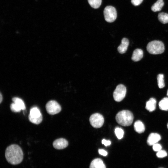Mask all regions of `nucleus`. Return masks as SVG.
Wrapping results in <instances>:
<instances>
[{"mask_svg":"<svg viewBox=\"0 0 168 168\" xmlns=\"http://www.w3.org/2000/svg\"><path fill=\"white\" fill-rule=\"evenodd\" d=\"M152 148L154 151L157 152L161 150L162 146L160 144L156 143L153 145Z\"/></svg>","mask_w":168,"mask_h":168,"instance_id":"25","label":"nucleus"},{"mask_svg":"<svg viewBox=\"0 0 168 168\" xmlns=\"http://www.w3.org/2000/svg\"><path fill=\"white\" fill-rule=\"evenodd\" d=\"M161 139L160 135L156 133H152L150 134L147 140V144L150 146L156 143Z\"/></svg>","mask_w":168,"mask_h":168,"instance_id":"10","label":"nucleus"},{"mask_svg":"<svg viewBox=\"0 0 168 168\" xmlns=\"http://www.w3.org/2000/svg\"><path fill=\"white\" fill-rule=\"evenodd\" d=\"M5 156L9 163L16 165L20 163L23 160V153L21 147L16 144H12L6 149Z\"/></svg>","mask_w":168,"mask_h":168,"instance_id":"1","label":"nucleus"},{"mask_svg":"<svg viewBox=\"0 0 168 168\" xmlns=\"http://www.w3.org/2000/svg\"><path fill=\"white\" fill-rule=\"evenodd\" d=\"M89 121L92 126L96 128H100L103 125L104 119L101 114L96 113L91 116Z\"/></svg>","mask_w":168,"mask_h":168,"instance_id":"8","label":"nucleus"},{"mask_svg":"<svg viewBox=\"0 0 168 168\" xmlns=\"http://www.w3.org/2000/svg\"><path fill=\"white\" fill-rule=\"evenodd\" d=\"M104 15L105 20L108 22H114L117 17V12L113 6H108L105 7L104 10Z\"/></svg>","mask_w":168,"mask_h":168,"instance_id":"5","label":"nucleus"},{"mask_svg":"<svg viewBox=\"0 0 168 168\" xmlns=\"http://www.w3.org/2000/svg\"><path fill=\"white\" fill-rule=\"evenodd\" d=\"M10 108L12 111L14 112H18L22 110L19 106L14 102L11 104Z\"/></svg>","mask_w":168,"mask_h":168,"instance_id":"23","label":"nucleus"},{"mask_svg":"<svg viewBox=\"0 0 168 168\" xmlns=\"http://www.w3.org/2000/svg\"><path fill=\"white\" fill-rule=\"evenodd\" d=\"M126 93V89L122 84L118 85L114 90L113 96L114 100L117 102L122 101L125 97Z\"/></svg>","mask_w":168,"mask_h":168,"instance_id":"7","label":"nucleus"},{"mask_svg":"<svg viewBox=\"0 0 168 168\" xmlns=\"http://www.w3.org/2000/svg\"><path fill=\"white\" fill-rule=\"evenodd\" d=\"M129 44L128 40L125 38L121 40V43L118 48V50L120 54H124L126 51Z\"/></svg>","mask_w":168,"mask_h":168,"instance_id":"11","label":"nucleus"},{"mask_svg":"<svg viewBox=\"0 0 168 168\" xmlns=\"http://www.w3.org/2000/svg\"><path fill=\"white\" fill-rule=\"evenodd\" d=\"M99 153L103 156H106L107 155V152L105 150L102 149H100L98 150Z\"/></svg>","mask_w":168,"mask_h":168,"instance_id":"27","label":"nucleus"},{"mask_svg":"<svg viewBox=\"0 0 168 168\" xmlns=\"http://www.w3.org/2000/svg\"><path fill=\"white\" fill-rule=\"evenodd\" d=\"M90 168H106L102 160L100 158L94 159L91 162Z\"/></svg>","mask_w":168,"mask_h":168,"instance_id":"12","label":"nucleus"},{"mask_svg":"<svg viewBox=\"0 0 168 168\" xmlns=\"http://www.w3.org/2000/svg\"><path fill=\"white\" fill-rule=\"evenodd\" d=\"M147 51L153 54L162 53L165 50L164 44L161 41L154 40L149 42L147 46Z\"/></svg>","mask_w":168,"mask_h":168,"instance_id":"3","label":"nucleus"},{"mask_svg":"<svg viewBox=\"0 0 168 168\" xmlns=\"http://www.w3.org/2000/svg\"><path fill=\"white\" fill-rule=\"evenodd\" d=\"M158 18L159 21L163 24L168 23V14L165 12H161L158 14Z\"/></svg>","mask_w":168,"mask_h":168,"instance_id":"18","label":"nucleus"},{"mask_svg":"<svg viewBox=\"0 0 168 168\" xmlns=\"http://www.w3.org/2000/svg\"><path fill=\"white\" fill-rule=\"evenodd\" d=\"M134 128L135 131L139 133H143L145 129L144 124L140 120H137L135 122L134 124Z\"/></svg>","mask_w":168,"mask_h":168,"instance_id":"15","label":"nucleus"},{"mask_svg":"<svg viewBox=\"0 0 168 168\" xmlns=\"http://www.w3.org/2000/svg\"><path fill=\"white\" fill-rule=\"evenodd\" d=\"M3 97L2 94L1 93H0V103H1L2 101Z\"/></svg>","mask_w":168,"mask_h":168,"instance_id":"29","label":"nucleus"},{"mask_svg":"<svg viewBox=\"0 0 168 168\" xmlns=\"http://www.w3.org/2000/svg\"><path fill=\"white\" fill-rule=\"evenodd\" d=\"M156 156L157 157L159 158H162L167 156V153L165 150H161L157 152L156 154Z\"/></svg>","mask_w":168,"mask_h":168,"instance_id":"24","label":"nucleus"},{"mask_svg":"<svg viewBox=\"0 0 168 168\" xmlns=\"http://www.w3.org/2000/svg\"><path fill=\"white\" fill-rule=\"evenodd\" d=\"M163 168L160 167V168Z\"/></svg>","mask_w":168,"mask_h":168,"instance_id":"32","label":"nucleus"},{"mask_svg":"<svg viewBox=\"0 0 168 168\" xmlns=\"http://www.w3.org/2000/svg\"><path fill=\"white\" fill-rule=\"evenodd\" d=\"M167 95L168 96V90H167Z\"/></svg>","mask_w":168,"mask_h":168,"instance_id":"30","label":"nucleus"},{"mask_svg":"<svg viewBox=\"0 0 168 168\" xmlns=\"http://www.w3.org/2000/svg\"><path fill=\"white\" fill-rule=\"evenodd\" d=\"M156 101L153 98H151L146 103V109L150 112L155 110L156 108Z\"/></svg>","mask_w":168,"mask_h":168,"instance_id":"13","label":"nucleus"},{"mask_svg":"<svg viewBox=\"0 0 168 168\" xmlns=\"http://www.w3.org/2000/svg\"><path fill=\"white\" fill-rule=\"evenodd\" d=\"M167 128H168V123L167 124Z\"/></svg>","mask_w":168,"mask_h":168,"instance_id":"31","label":"nucleus"},{"mask_svg":"<svg viewBox=\"0 0 168 168\" xmlns=\"http://www.w3.org/2000/svg\"><path fill=\"white\" fill-rule=\"evenodd\" d=\"M143 57V51L140 49H137L134 50L132 57V60L135 62L140 60Z\"/></svg>","mask_w":168,"mask_h":168,"instance_id":"14","label":"nucleus"},{"mask_svg":"<svg viewBox=\"0 0 168 168\" xmlns=\"http://www.w3.org/2000/svg\"><path fill=\"white\" fill-rule=\"evenodd\" d=\"M102 143L105 146H108L110 145L111 142L110 140H106L105 139H103L102 141Z\"/></svg>","mask_w":168,"mask_h":168,"instance_id":"28","label":"nucleus"},{"mask_svg":"<svg viewBox=\"0 0 168 168\" xmlns=\"http://www.w3.org/2000/svg\"><path fill=\"white\" fill-rule=\"evenodd\" d=\"M68 141L63 138H59L54 140L53 145L54 147L57 149H62L66 147L68 145Z\"/></svg>","mask_w":168,"mask_h":168,"instance_id":"9","label":"nucleus"},{"mask_svg":"<svg viewBox=\"0 0 168 168\" xmlns=\"http://www.w3.org/2000/svg\"><path fill=\"white\" fill-rule=\"evenodd\" d=\"M164 3L163 0H157L151 7L152 10L153 12L160 11L164 6Z\"/></svg>","mask_w":168,"mask_h":168,"instance_id":"16","label":"nucleus"},{"mask_svg":"<svg viewBox=\"0 0 168 168\" xmlns=\"http://www.w3.org/2000/svg\"><path fill=\"white\" fill-rule=\"evenodd\" d=\"M12 100L13 102L16 104L22 110H24L26 109L24 103L21 99L18 97H15L13 98Z\"/></svg>","mask_w":168,"mask_h":168,"instance_id":"19","label":"nucleus"},{"mask_svg":"<svg viewBox=\"0 0 168 168\" xmlns=\"http://www.w3.org/2000/svg\"><path fill=\"white\" fill-rule=\"evenodd\" d=\"M88 3L92 8L97 9L100 6L102 0H88Z\"/></svg>","mask_w":168,"mask_h":168,"instance_id":"20","label":"nucleus"},{"mask_svg":"<svg viewBox=\"0 0 168 168\" xmlns=\"http://www.w3.org/2000/svg\"><path fill=\"white\" fill-rule=\"evenodd\" d=\"M159 108L161 110L168 111V98L164 97L159 103Z\"/></svg>","mask_w":168,"mask_h":168,"instance_id":"17","label":"nucleus"},{"mask_svg":"<svg viewBox=\"0 0 168 168\" xmlns=\"http://www.w3.org/2000/svg\"><path fill=\"white\" fill-rule=\"evenodd\" d=\"M143 0H131V2L134 6H137L140 4Z\"/></svg>","mask_w":168,"mask_h":168,"instance_id":"26","label":"nucleus"},{"mask_svg":"<svg viewBox=\"0 0 168 168\" xmlns=\"http://www.w3.org/2000/svg\"><path fill=\"white\" fill-rule=\"evenodd\" d=\"M117 122L124 126H128L132 123L133 116L132 113L128 110H123L119 112L115 117Z\"/></svg>","mask_w":168,"mask_h":168,"instance_id":"2","label":"nucleus"},{"mask_svg":"<svg viewBox=\"0 0 168 168\" xmlns=\"http://www.w3.org/2000/svg\"><path fill=\"white\" fill-rule=\"evenodd\" d=\"M115 133L118 139H120L123 138L124 133V130L121 128H116L115 129Z\"/></svg>","mask_w":168,"mask_h":168,"instance_id":"22","label":"nucleus"},{"mask_svg":"<svg viewBox=\"0 0 168 168\" xmlns=\"http://www.w3.org/2000/svg\"><path fill=\"white\" fill-rule=\"evenodd\" d=\"M45 108L47 113L51 115L57 114L60 112L61 110L60 105L54 100L48 101L46 105Z\"/></svg>","mask_w":168,"mask_h":168,"instance_id":"6","label":"nucleus"},{"mask_svg":"<svg viewBox=\"0 0 168 168\" xmlns=\"http://www.w3.org/2000/svg\"><path fill=\"white\" fill-rule=\"evenodd\" d=\"M158 85L160 88H162L165 86L164 76L162 74H159L157 76Z\"/></svg>","mask_w":168,"mask_h":168,"instance_id":"21","label":"nucleus"},{"mask_svg":"<svg viewBox=\"0 0 168 168\" xmlns=\"http://www.w3.org/2000/svg\"><path fill=\"white\" fill-rule=\"evenodd\" d=\"M28 118L31 122L38 124L42 121L43 117L39 109L37 107H34L30 109Z\"/></svg>","mask_w":168,"mask_h":168,"instance_id":"4","label":"nucleus"}]
</instances>
